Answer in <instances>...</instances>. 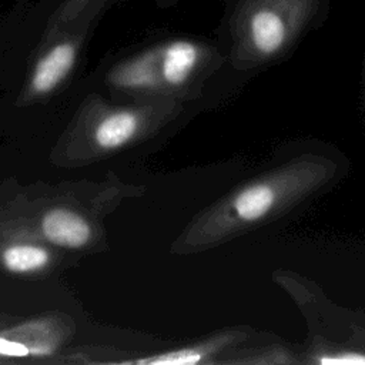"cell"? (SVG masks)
Listing matches in <instances>:
<instances>
[{"label":"cell","mask_w":365,"mask_h":365,"mask_svg":"<svg viewBox=\"0 0 365 365\" xmlns=\"http://www.w3.org/2000/svg\"><path fill=\"white\" fill-rule=\"evenodd\" d=\"M48 261V251L34 244H11L1 251V264L10 272H36L47 267Z\"/></svg>","instance_id":"8992f818"},{"label":"cell","mask_w":365,"mask_h":365,"mask_svg":"<svg viewBox=\"0 0 365 365\" xmlns=\"http://www.w3.org/2000/svg\"><path fill=\"white\" fill-rule=\"evenodd\" d=\"M138 127L137 117L130 111L107 115L96 128V143L101 148H118L133 138Z\"/></svg>","instance_id":"5b68a950"},{"label":"cell","mask_w":365,"mask_h":365,"mask_svg":"<svg viewBox=\"0 0 365 365\" xmlns=\"http://www.w3.org/2000/svg\"><path fill=\"white\" fill-rule=\"evenodd\" d=\"M41 232L47 241L64 248H81L90 237V224L76 211L53 208L41 218Z\"/></svg>","instance_id":"7a4b0ae2"},{"label":"cell","mask_w":365,"mask_h":365,"mask_svg":"<svg viewBox=\"0 0 365 365\" xmlns=\"http://www.w3.org/2000/svg\"><path fill=\"white\" fill-rule=\"evenodd\" d=\"M204 358V352L192 348H182L177 351L164 352L155 356L137 359L135 364L144 365H194L201 362Z\"/></svg>","instance_id":"ba28073f"},{"label":"cell","mask_w":365,"mask_h":365,"mask_svg":"<svg viewBox=\"0 0 365 365\" xmlns=\"http://www.w3.org/2000/svg\"><path fill=\"white\" fill-rule=\"evenodd\" d=\"M322 365H365V352L359 351H335L325 352L315 358Z\"/></svg>","instance_id":"9c48e42d"},{"label":"cell","mask_w":365,"mask_h":365,"mask_svg":"<svg viewBox=\"0 0 365 365\" xmlns=\"http://www.w3.org/2000/svg\"><path fill=\"white\" fill-rule=\"evenodd\" d=\"M118 81L127 86H148L154 81L153 71V58L143 57L123 67L118 73Z\"/></svg>","instance_id":"52a82bcc"},{"label":"cell","mask_w":365,"mask_h":365,"mask_svg":"<svg viewBox=\"0 0 365 365\" xmlns=\"http://www.w3.org/2000/svg\"><path fill=\"white\" fill-rule=\"evenodd\" d=\"M200 60V48L187 40H175L163 50L160 73L170 86L182 84Z\"/></svg>","instance_id":"277c9868"},{"label":"cell","mask_w":365,"mask_h":365,"mask_svg":"<svg viewBox=\"0 0 365 365\" xmlns=\"http://www.w3.org/2000/svg\"><path fill=\"white\" fill-rule=\"evenodd\" d=\"M321 0H242L238 31L244 48L258 60L272 58L317 17Z\"/></svg>","instance_id":"6da1fadb"},{"label":"cell","mask_w":365,"mask_h":365,"mask_svg":"<svg viewBox=\"0 0 365 365\" xmlns=\"http://www.w3.org/2000/svg\"><path fill=\"white\" fill-rule=\"evenodd\" d=\"M76 53V46L71 41H61L51 47L34 67L31 76L33 90L44 94L56 88L73 68Z\"/></svg>","instance_id":"3957f363"}]
</instances>
